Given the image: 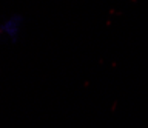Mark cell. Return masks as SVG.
Segmentation results:
<instances>
[{
  "label": "cell",
  "instance_id": "cell-1",
  "mask_svg": "<svg viewBox=\"0 0 148 128\" xmlns=\"http://www.w3.org/2000/svg\"><path fill=\"white\" fill-rule=\"evenodd\" d=\"M25 29V16L20 12H11L0 22V40L6 43H18Z\"/></svg>",
  "mask_w": 148,
  "mask_h": 128
}]
</instances>
